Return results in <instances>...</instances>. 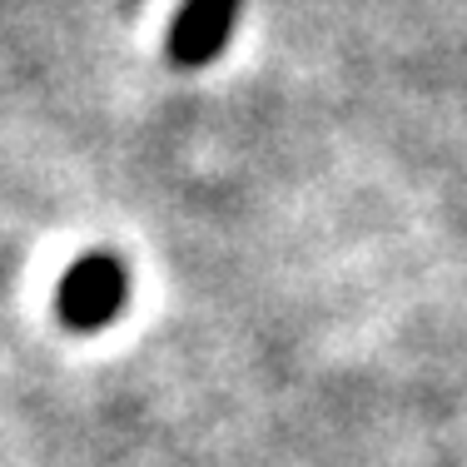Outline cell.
Segmentation results:
<instances>
[{
    "label": "cell",
    "instance_id": "cell-1",
    "mask_svg": "<svg viewBox=\"0 0 467 467\" xmlns=\"http://www.w3.org/2000/svg\"><path fill=\"white\" fill-rule=\"evenodd\" d=\"M125 304V269L115 254H85L60 279V318L70 328H99Z\"/></svg>",
    "mask_w": 467,
    "mask_h": 467
},
{
    "label": "cell",
    "instance_id": "cell-2",
    "mask_svg": "<svg viewBox=\"0 0 467 467\" xmlns=\"http://www.w3.org/2000/svg\"><path fill=\"white\" fill-rule=\"evenodd\" d=\"M234 20H239V0H184L170 20L164 50H170V60L180 70H199V65H209L229 46Z\"/></svg>",
    "mask_w": 467,
    "mask_h": 467
}]
</instances>
